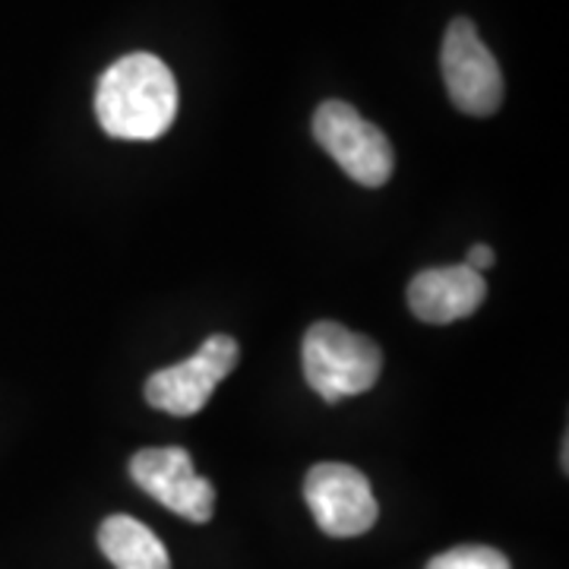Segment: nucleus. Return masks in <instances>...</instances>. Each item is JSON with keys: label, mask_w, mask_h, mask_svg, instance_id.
Instances as JSON below:
<instances>
[{"label": "nucleus", "mask_w": 569, "mask_h": 569, "mask_svg": "<svg viewBox=\"0 0 569 569\" xmlns=\"http://www.w3.org/2000/svg\"><path fill=\"white\" fill-rule=\"evenodd\" d=\"M99 548L114 569H171V557L156 531L133 516H108L99 526Z\"/></svg>", "instance_id": "nucleus-9"}, {"label": "nucleus", "mask_w": 569, "mask_h": 569, "mask_svg": "<svg viewBox=\"0 0 569 569\" xmlns=\"http://www.w3.org/2000/svg\"><path fill=\"white\" fill-rule=\"evenodd\" d=\"M488 298L481 272L462 266H437L418 272L408 284V307L418 320L433 326L456 323L471 317Z\"/></svg>", "instance_id": "nucleus-8"}, {"label": "nucleus", "mask_w": 569, "mask_h": 569, "mask_svg": "<svg viewBox=\"0 0 569 569\" xmlns=\"http://www.w3.org/2000/svg\"><path fill=\"white\" fill-rule=\"evenodd\" d=\"M425 569H509V560L500 550L485 545H462L433 557Z\"/></svg>", "instance_id": "nucleus-10"}, {"label": "nucleus", "mask_w": 569, "mask_h": 569, "mask_svg": "<svg viewBox=\"0 0 569 569\" xmlns=\"http://www.w3.org/2000/svg\"><path fill=\"white\" fill-rule=\"evenodd\" d=\"M130 478L152 500L187 522H209L216 509V488L193 471L190 452L181 447L140 449L130 459Z\"/></svg>", "instance_id": "nucleus-7"}, {"label": "nucleus", "mask_w": 569, "mask_h": 569, "mask_svg": "<svg viewBox=\"0 0 569 569\" xmlns=\"http://www.w3.org/2000/svg\"><path fill=\"white\" fill-rule=\"evenodd\" d=\"M241 348L231 336L216 332L187 361L171 365L146 380V402L159 411L190 418L212 399L216 387L238 367Z\"/></svg>", "instance_id": "nucleus-4"}, {"label": "nucleus", "mask_w": 569, "mask_h": 569, "mask_svg": "<svg viewBox=\"0 0 569 569\" xmlns=\"http://www.w3.org/2000/svg\"><path fill=\"white\" fill-rule=\"evenodd\" d=\"M443 82L452 104L471 118H488L503 102V73L471 20H452L443 39Z\"/></svg>", "instance_id": "nucleus-5"}, {"label": "nucleus", "mask_w": 569, "mask_h": 569, "mask_svg": "<svg viewBox=\"0 0 569 569\" xmlns=\"http://www.w3.org/2000/svg\"><path fill=\"white\" fill-rule=\"evenodd\" d=\"M313 137L351 181L383 187L392 178L396 152L377 123L365 121L348 102H323L313 114Z\"/></svg>", "instance_id": "nucleus-3"}, {"label": "nucleus", "mask_w": 569, "mask_h": 569, "mask_svg": "<svg viewBox=\"0 0 569 569\" xmlns=\"http://www.w3.org/2000/svg\"><path fill=\"white\" fill-rule=\"evenodd\" d=\"M305 500L329 538H358L373 529L380 507L370 481L355 466L320 462L307 471Z\"/></svg>", "instance_id": "nucleus-6"}, {"label": "nucleus", "mask_w": 569, "mask_h": 569, "mask_svg": "<svg viewBox=\"0 0 569 569\" xmlns=\"http://www.w3.org/2000/svg\"><path fill=\"white\" fill-rule=\"evenodd\" d=\"M301 367L310 389L329 402H342L348 396H361L383 373V351L365 332H355L342 323H313L301 342Z\"/></svg>", "instance_id": "nucleus-2"}, {"label": "nucleus", "mask_w": 569, "mask_h": 569, "mask_svg": "<svg viewBox=\"0 0 569 569\" xmlns=\"http://www.w3.org/2000/svg\"><path fill=\"white\" fill-rule=\"evenodd\" d=\"M466 266L485 276V269H490V266H493V250H490L488 244H475L471 250H468Z\"/></svg>", "instance_id": "nucleus-11"}, {"label": "nucleus", "mask_w": 569, "mask_h": 569, "mask_svg": "<svg viewBox=\"0 0 569 569\" xmlns=\"http://www.w3.org/2000/svg\"><path fill=\"white\" fill-rule=\"evenodd\" d=\"M96 118L114 140H159L178 118V80L156 54L114 61L96 89Z\"/></svg>", "instance_id": "nucleus-1"}]
</instances>
